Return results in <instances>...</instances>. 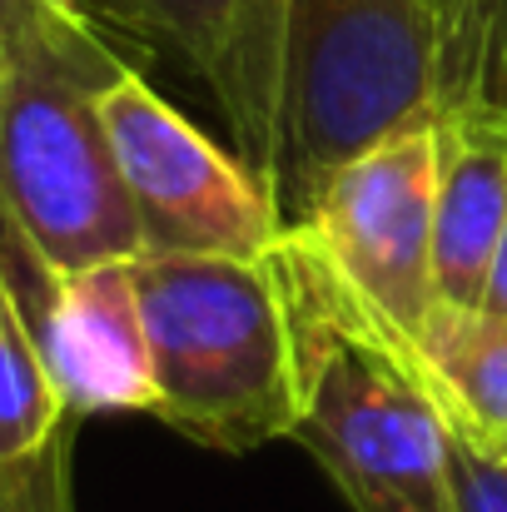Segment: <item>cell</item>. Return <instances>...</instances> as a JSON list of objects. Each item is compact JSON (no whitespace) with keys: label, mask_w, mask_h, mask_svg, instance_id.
<instances>
[{"label":"cell","mask_w":507,"mask_h":512,"mask_svg":"<svg viewBox=\"0 0 507 512\" xmlns=\"http://www.w3.org/2000/svg\"><path fill=\"white\" fill-rule=\"evenodd\" d=\"M75 418L65 413L45 358L35 348V334L15 304V289L0 264V463L30 458L50 448Z\"/></svg>","instance_id":"30bf717a"},{"label":"cell","mask_w":507,"mask_h":512,"mask_svg":"<svg viewBox=\"0 0 507 512\" xmlns=\"http://www.w3.org/2000/svg\"><path fill=\"white\" fill-rule=\"evenodd\" d=\"M85 10H100L120 25H130L135 35H150L169 45L174 55H184L194 65L199 80H209V70L219 65L244 0H85Z\"/></svg>","instance_id":"8fae6325"},{"label":"cell","mask_w":507,"mask_h":512,"mask_svg":"<svg viewBox=\"0 0 507 512\" xmlns=\"http://www.w3.org/2000/svg\"><path fill=\"white\" fill-rule=\"evenodd\" d=\"M269 259L294 329V443L353 512H458L453 428L413 339L378 319L299 229H284Z\"/></svg>","instance_id":"7a4b0ae2"},{"label":"cell","mask_w":507,"mask_h":512,"mask_svg":"<svg viewBox=\"0 0 507 512\" xmlns=\"http://www.w3.org/2000/svg\"><path fill=\"white\" fill-rule=\"evenodd\" d=\"M35 5H50V10H60V15H90L85 0H35Z\"/></svg>","instance_id":"9a60e30c"},{"label":"cell","mask_w":507,"mask_h":512,"mask_svg":"<svg viewBox=\"0 0 507 512\" xmlns=\"http://www.w3.org/2000/svg\"><path fill=\"white\" fill-rule=\"evenodd\" d=\"M100 115L145 249L259 259L284 239L289 224L259 170L189 125L140 70L125 65L100 90Z\"/></svg>","instance_id":"5b68a950"},{"label":"cell","mask_w":507,"mask_h":512,"mask_svg":"<svg viewBox=\"0 0 507 512\" xmlns=\"http://www.w3.org/2000/svg\"><path fill=\"white\" fill-rule=\"evenodd\" d=\"M438 155L443 135L433 110L343 160L319 184L304 224H294L368 299V309L403 334H418L438 304Z\"/></svg>","instance_id":"8992f818"},{"label":"cell","mask_w":507,"mask_h":512,"mask_svg":"<svg viewBox=\"0 0 507 512\" xmlns=\"http://www.w3.org/2000/svg\"><path fill=\"white\" fill-rule=\"evenodd\" d=\"M135 284L160 423L219 453H254L274 438H294V329L269 254L140 249Z\"/></svg>","instance_id":"277c9868"},{"label":"cell","mask_w":507,"mask_h":512,"mask_svg":"<svg viewBox=\"0 0 507 512\" xmlns=\"http://www.w3.org/2000/svg\"><path fill=\"white\" fill-rule=\"evenodd\" d=\"M120 70L90 15L0 0V214L55 269L145 249L100 115Z\"/></svg>","instance_id":"3957f363"},{"label":"cell","mask_w":507,"mask_h":512,"mask_svg":"<svg viewBox=\"0 0 507 512\" xmlns=\"http://www.w3.org/2000/svg\"><path fill=\"white\" fill-rule=\"evenodd\" d=\"M453 508L507 512V458L453 438Z\"/></svg>","instance_id":"4fadbf2b"},{"label":"cell","mask_w":507,"mask_h":512,"mask_svg":"<svg viewBox=\"0 0 507 512\" xmlns=\"http://www.w3.org/2000/svg\"><path fill=\"white\" fill-rule=\"evenodd\" d=\"M0 512H75L70 508V428L15 463H0Z\"/></svg>","instance_id":"7c38bea8"},{"label":"cell","mask_w":507,"mask_h":512,"mask_svg":"<svg viewBox=\"0 0 507 512\" xmlns=\"http://www.w3.org/2000/svg\"><path fill=\"white\" fill-rule=\"evenodd\" d=\"M443 85L448 0H244L209 70L289 229L343 160L433 115Z\"/></svg>","instance_id":"6da1fadb"},{"label":"cell","mask_w":507,"mask_h":512,"mask_svg":"<svg viewBox=\"0 0 507 512\" xmlns=\"http://www.w3.org/2000/svg\"><path fill=\"white\" fill-rule=\"evenodd\" d=\"M418 363L448 413L453 438L507 458V319L488 309L433 304V314L408 334Z\"/></svg>","instance_id":"9c48e42d"},{"label":"cell","mask_w":507,"mask_h":512,"mask_svg":"<svg viewBox=\"0 0 507 512\" xmlns=\"http://www.w3.org/2000/svg\"><path fill=\"white\" fill-rule=\"evenodd\" d=\"M0 264L70 418L155 413V363L135 259L55 269L0 214Z\"/></svg>","instance_id":"52a82bcc"},{"label":"cell","mask_w":507,"mask_h":512,"mask_svg":"<svg viewBox=\"0 0 507 512\" xmlns=\"http://www.w3.org/2000/svg\"><path fill=\"white\" fill-rule=\"evenodd\" d=\"M438 135L433 279L443 304L478 309L507 224V105L448 90L438 105Z\"/></svg>","instance_id":"ba28073f"},{"label":"cell","mask_w":507,"mask_h":512,"mask_svg":"<svg viewBox=\"0 0 507 512\" xmlns=\"http://www.w3.org/2000/svg\"><path fill=\"white\" fill-rule=\"evenodd\" d=\"M478 309L507 319V224H503V239H498V254H493V269H488V284H483V304Z\"/></svg>","instance_id":"5bb4252c"}]
</instances>
